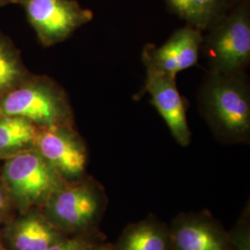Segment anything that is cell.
Listing matches in <instances>:
<instances>
[{
  "instance_id": "9c48e42d",
  "label": "cell",
  "mask_w": 250,
  "mask_h": 250,
  "mask_svg": "<svg viewBox=\"0 0 250 250\" xmlns=\"http://www.w3.org/2000/svg\"><path fill=\"white\" fill-rule=\"evenodd\" d=\"M146 68L145 89L151 97V103L168 125L176 142L186 146L190 143L185 101L182 99L174 76Z\"/></svg>"
},
{
  "instance_id": "7c38bea8",
  "label": "cell",
  "mask_w": 250,
  "mask_h": 250,
  "mask_svg": "<svg viewBox=\"0 0 250 250\" xmlns=\"http://www.w3.org/2000/svg\"><path fill=\"white\" fill-rule=\"evenodd\" d=\"M170 11L188 25L205 32L235 0H165Z\"/></svg>"
},
{
  "instance_id": "d6986e66",
  "label": "cell",
  "mask_w": 250,
  "mask_h": 250,
  "mask_svg": "<svg viewBox=\"0 0 250 250\" xmlns=\"http://www.w3.org/2000/svg\"><path fill=\"white\" fill-rule=\"evenodd\" d=\"M82 250H110L107 246H99V245H94V244H89L85 248H83Z\"/></svg>"
},
{
  "instance_id": "8fae6325",
  "label": "cell",
  "mask_w": 250,
  "mask_h": 250,
  "mask_svg": "<svg viewBox=\"0 0 250 250\" xmlns=\"http://www.w3.org/2000/svg\"><path fill=\"white\" fill-rule=\"evenodd\" d=\"M170 234L171 250H231L227 233L199 215L179 217Z\"/></svg>"
},
{
  "instance_id": "2e32d148",
  "label": "cell",
  "mask_w": 250,
  "mask_h": 250,
  "mask_svg": "<svg viewBox=\"0 0 250 250\" xmlns=\"http://www.w3.org/2000/svg\"><path fill=\"white\" fill-rule=\"evenodd\" d=\"M231 250H250V229L247 216L242 218L232 232L227 233Z\"/></svg>"
},
{
  "instance_id": "ba28073f",
  "label": "cell",
  "mask_w": 250,
  "mask_h": 250,
  "mask_svg": "<svg viewBox=\"0 0 250 250\" xmlns=\"http://www.w3.org/2000/svg\"><path fill=\"white\" fill-rule=\"evenodd\" d=\"M203 42V33L187 25L176 30L161 46L146 45L142 60L146 67L176 77L196 65Z\"/></svg>"
},
{
  "instance_id": "30bf717a",
  "label": "cell",
  "mask_w": 250,
  "mask_h": 250,
  "mask_svg": "<svg viewBox=\"0 0 250 250\" xmlns=\"http://www.w3.org/2000/svg\"><path fill=\"white\" fill-rule=\"evenodd\" d=\"M66 234L35 210L23 212L5 228L2 240L10 250H45L64 241Z\"/></svg>"
},
{
  "instance_id": "4fadbf2b",
  "label": "cell",
  "mask_w": 250,
  "mask_h": 250,
  "mask_svg": "<svg viewBox=\"0 0 250 250\" xmlns=\"http://www.w3.org/2000/svg\"><path fill=\"white\" fill-rule=\"evenodd\" d=\"M114 250H171L170 230L155 220L129 226Z\"/></svg>"
},
{
  "instance_id": "9a60e30c",
  "label": "cell",
  "mask_w": 250,
  "mask_h": 250,
  "mask_svg": "<svg viewBox=\"0 0 250 250\" xmlns=\"http://www.w3.org/2000/svg\"><path fill=\"white\" fill-rule=\"evenodd\" d=\"M30 73L15 45L0 33V96L21 83Z\"/></svg>"
},
{
  "instance_id": "e0dca14e",
  "label": "cell",
  "mask_w": 250,
  "mask_h": 250,
  "mask_svg": "<svg viewBox=\"0 0 250 250\" xmlns=\"http://www.w3.org/2000/svg\"><path fill=\"white\" fill-rule=\"evenodd\" d=\"M89 244V241L81 237L66 238L64 241L45 250H82Z\"/></svg>"
},
{
  "instance_id": "ffe728a7",
  "label": "cell",
  "mask_w": 250,
  "mask_h": 250,
  "mask_svg": "<svg viewBox=\"0 0 250 250\" xmlns=\"http://www.w3.org/2000/svg\"><path fill=\"white\" fill-rule=\"evenodd\" d=\"M20 0H0V6L8 5V4H19Z\"/></svg>"
},
{
  "instance_id": "ac0fdd59",
  "label": "cell",
  "mask_w": 250,
  "mask_h": 250,
  "mask_svg": "<svg viewBox=\"0 0 250 250\" xmlns=\"http://www.w3.org/2000/svg\"><path fill=\"white\" fill-rule=\"evenodd\" d=\"M11 206H13L8 191L0 180V219L9 212Z\"/></svg>"
},
{
  "instance_id": "44dd1931",
  "label": "cell",
  "mask_w": 250,
  "mask_h": 250,
  "mask_svg": "<svg viewBox=\"0 0 250 250\" xmlns=\"http://www.w3.org/2000/svg\"><path fill=\"white\" fill-rule=\"evenodd\" d=\"M0 250H5L4 249V244H3V240H2V235L0 233Z\"/></svg>"
},
{
  "instance_id": "52a82bcc",
  "label": "cell",
  "mask_w": 250,
  "mask_h": 250,
  "mask_svg": "<svg viewBox=\"0 0 250 250\" xmlns=\"http://www.w3.org/2000/svg\"><path fill=\"white\" fill-rule=\"evenodd\" d=\"M35 148L66 182L83 177L87 150L73 125L40 128Z\"/></svg>"
},
{
  "instance_id": "3957f363",
  "label": "cell",
  "mask_w": 250,
  "mask_h": 250,
  "mask_svg": "<svg viewBox=\"0 0 250 250\" xmlns=\"http://www.w3.org/2000/svg\"><path fill=\"white\" fill-rule=\"evenodd\" d=\"M207 32L201 48L209 72H244L250 61V0H235Z\"/></svg>"
},
{
  "instance_id": "5b68a950",
  "label": "cell",
  "mask_w": 250,
  "mask_h": 250,
  "mask_svg": "<svg viewBox=\"0 0 250 250\" xmlns=\"http://www.w3.org/2000/svg\"><path fill=\"white\" fill-rule=\"evenodd\" d=\"M103 207L99 188L82 178L67 182L45 203L43 214L46 220L67 233L80 232L95 224Z\"/></svg>"
},
{
  "instance_id": "7a4b0ae2",
  "label": "cell",
  "mask_w": 250,
  "mask_h": 250,
  "mask_svg": "<svg viewBox=\"0 0 250 250\" xmlns=\"http://www.w3.org/2000/svg\"><path fill=\"white\" fill-rule=\"evenodd\" d=\"M0 114L24 119L39 129L74 123L62 87L50 77L32 73L0 96Z\"/></svg>"
},
{
  "instance_id": "5bb4252c",
  "label": "cell",
  "mask_w": 250,
  "mask_h": 250,
  "mask_svg": "<svg viewBox=\"0 0 250 250\" xmlns=\"http://www.w3.org/2000/svg\"><path fill=\"white\" fill-rule=\"evenodd\" d=\"M38 130L24 119L0 114V161L35 148Z\"/></svg>"
},
{
  "instance_id": "6da1fadb",
  "label": "cell",
  "mask_w": 250,
  "mask_h": 250,
  "mask_svg": "<svg viewBox=\"0 0 250 250\" xmlns=\"http://www.w3.org/2000/svg\"><path fill=\"white\" fill-rule=\"evenodd\" d=\"M200 108L219 137L241 141L250 132V92L245 72L211 73L200 91Z\"/></svg>"
},
{
  "instance_id": "277c9868",
  "label": "cell",
  "mask_w": 250,
  "mask_h": 250,
  "mask_svg": "<svg viewBox=\"0 0 250 250\" xmlns=\"http://www.w3.org/2000/svg\"><path fill=\"white\" fill-rule=\"evenodd\" d=\"M0 170L13 206L23 213L44 207L49 197L67 183L36 148L5 160Z\"/></svg>"
},
{
  "instance_id": "8992f818",
  "label": "cell",
  "mask_w": 250,
  "mask_h": 250,
  "mask_svg": "<svg viewBox=\"0 0 250 250\" xmlns=\"http://www.w3.org/2000/svg\"><path fill=\"white\" fill-rule=\"evenodd\" d=\"M39 42L52 46L68 39L93 20V12L76 0H20Z\"/></svg>"
}]
</instances>
